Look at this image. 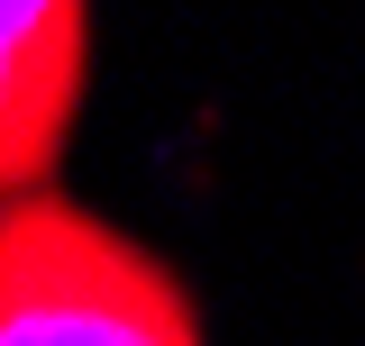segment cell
Instances as JSON below:
<instances>
[{"instance_id": "obj_2", "label": "cell", "mask_w": 365, "mask_h": 346, "mask_svg": "<svg viewBox=\"0 0 365 346\" xmlns=\"http://www.w3.org/2000/svg\"><path fill=\"white\" fill-rule=\"evenodd\" d=\"M91 91V0H0V201L46 192Z\"/></svg>"}, {"instance_id": "obj_1", "label": "cell", "mask_w": 365, "mask_h": 346, "mask_svg": "<svg viewBox=\"0 0 365 346\" xmlns=\"http://www.w3.org/2000/svg\"><path fill=\"white\" fill-rule=\"evenodd\" d=\"M0 346H201L182 273L73 192L0 201Z\"/></svg>"}]
</instances>
